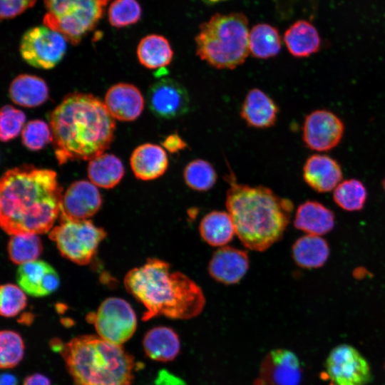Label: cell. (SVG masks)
Returning <instances> with one entry per match:
<instances>
[{
    "label": "cell",
    "instance_id": "1",
    "mask_svg": "<svg viewBox=\"0 0 385 385\" xmlns=\"http://www.w3.org/2000/svg\"><path fill=\"white\" fill-rule=\"evenodd\" d=\"M62 188L55 171L23 165L0 182V225L10 235L49 232L61 212Z\"/></svg>",
    "mask_w": 385,
    "mask_h": 385
},
{
    "label": "cell",
    "instance_id": "2",
    "mask_svg": "<svg viewBox=\"0 0 385 385\" xmlns=\"http://www.w3.org/2000/svg\"><path fill=\"white\" fill-rule=\"evenodd\" d=\"M52 143L60 165L91 160L109 148L115 130L105 103L88 93L66 95L49 115Z\"/></svg>",
    "mask_w": 385,
    "mask_h": 385
},
{
    "label": "cell",
    "instance_id": "3",
    "mask_svg": "<svg viewBox=\"0 0 385 385\" xmlns=\"http://www.w3.org/2000/svg\"><path fill=\"white\" fill-rule=\"evenodd\" d=\"M170 268L165 261L149 258L125 276V289L145 308L143 320L158 315L189 319L202 311L205 298L202 289L184 273Z\"/></svg>",
    "mask_w": 385,
    "mask_h": 385
},
{
    "label": "cell",
    "instance_id": "4",
    "mask_svg": "<svg viewBox=\"0 0 385 385\" xmlns=\"http://www.w3.org/2000/svg\"><path fill=\"white\" fill-rule=\"evenodd\" d=\"M230 188L225 205L242 245L263 252L280 240L288 226L294 205L270 188L238 183L233 175L227 178Z\"/></svg>",
    "mask_w": 385,
    "mask_h": 385
},
{
    "label": "cell",
    "instance_id": "5",
    "mask_svg": "<svg viewBox=\"0 0 385 385\" xmlns=\"http://www.w3.org/2000/svg\"><path fill=\"white\" fill-rule=\"evenodd\" d=\"M61 354L76 385H130L133 380V357L100 337H75Z\"/></svg>",
    "mask_w": 385,
    "mask_h": 385
},
{
    "label": "cell",
    "instance_id": "6",
    "mask_svg": "<svg viewBox=\"0 0 385 385\" xmlns=\"http://www.w3.org/2000/svg\"><path fill=\"white\" fill-rule=\"evenodd\" d=\"M249 34L243 14H216L200 26L195 38L196 53L212 67L234 69L249 55Z\"/></svg>",
    "mask_w": 385,
    "mask_h": 385
},
{
    "label": "cell",
    "instance_id": "7",
    "mask_svg": "<svg viewBox=\"0 0 385 385\" xmlns=\"http://www.w3.org/2000/svg\"><path fill=\"white\" fill-rule=\"evenodd\" d=\"M110 0H43V25L77 45L102 19Z\"/></svg>",
    "mask_w": 385,
    "mask_h": 385
},
{
    "label": "cell",
    "instance_id": "8",
    "mask_svg": "<svg viewBox=\"0 0 385 385\" xmlns=\"http://www.w3.org/2000/svg\"><path fill=\"white\" fill-rule=\"evenodd\" d=\"M59 219V225L49 232V238L63 257L80 265L88 264L106 237V231L89 220Z\"/></svg>",
    "mask_w": 385,
    "mask_h": 385
},
{
    "label": "cell",
    "instance_id": "9",
    "mask_svg": "<svg viewBox=\"0 0 385 385\" xmlns=\"http://www.w3.org/2000/svg\"><path fill=\"white\" fill-rule=\"evenodd\" d=\"M88 317L93 323L98 337L118 345L127 342L137 328L133 309L128 302L118 297L106 299L97 312Z\"/></svg>",
    "mask_w": 385,
    "mask_h": 385
},
{
    "label": "cell",
    "instance_id": "10",
    "mask_svg": "<svg viewBox=\"0 0 385 385\" xmlns=\"http://www.w3.org/2000/svg\"><path fill=\"white\" fill-rule=\"evenodd\" d=\"M66 39L46 26L29 29L22 36L20 54L28 64L41 69L55 67L66 51Z\"/></svg>",
    "mask_w": 385,
    "mask_h": 385
},
{
    "label": "cell",
    "instance_id": "11",
    "mask_svg": "<svg viewBox=\"0 0 385 385\" xmlns=\"http://www.w3.org/2000/svg\"><path fill=\"white\" fill-rule=\"evenodd\" d=\"M326 371L335 385H366L372 379L370 365L354 346L334 347L326 359Z\"/></svg>",
    "mask_w": 385,
    "mask_h": 385
},
{
    "label": "cell",
    "instance_id": "12",
    "mask_svg": "<svg viewBox=\"0 0 385 385\" xmlns=\"http://www.w3.org/2000/svg\"><path fill=\"white\" fill-rule=\"evenodd\" d=\"M344 133V123L336 114L319 109L306 116L302 126V140L310 150L324 152L335 148Z\"/></svg>",
    "mask_w": 385,
    "mask_h": 385
},
{
    "label": "cell",
    "instance_id": "13",
    "mask_svg": "<svg viewBox=\"0 0 385 385\" xmlns=\"http://www.w3.org/2000/svg\"><path fill=\"white\" fill-rule=\"evenodd\" d=\"M148 104L151 112L163 119H173L185 114L190 108L186 88L172 78L153 83L148 91Z\"/></svg>",
    "mask_w": 385,
    "mask_h": 385
},
{
    "label": "cell",
    "instance_id": "14",
    "mask_svg": "<svg viewBox=\"0 0 385 385\" xmlns=\"http://www.w3.org/2000/svg\"><path fill=\"white\" fill-rule=\"evenodd\" d=\"M302 367L297 356L290 350L277 349L265 357L255 385H299Z\"/></svg>",
    "mask_w": 385,
    "mask_h": 385
},
{
    "label": "cell",
    "instance_id": "15",
    "mask_svg": "<svg viewBox=\"0 0 385 385\" xmlns=\"http://www.w3.org/2000/svg\"><path fill=\"white\" fill-rule=\"evenodd\" d=\"M102 197L91 182H73L63 195L59 217L84 220L93 216L101 208Z\"/></svg>",
    "mask_w": 385,
    "mask_h": 385
},
{
    "label": "cell",
    "instance_id": "16",
    "mask_svg": "<svg viewBox=\"0 0 385 385\" xmlns=\"http://www.w3.org/2000/svg\"><path fill=\"white\" fill-rule=\"evenodd\" d=\"M16 282L26 294L41 297L52 294L58 288L60 278L51 265L36 260L19 265Z\"/></svg>",
    "mask_w": 385,
    "mask_h": 385
},
{
    "label": "cell",
    "instance_id": "17",
    "mask_svg": "<svg viewBox=\"0 0 385 385\" xmlns=\"http://www.w3.org/2000/svg\"><path fill=\"white\" fill-rule=\"evenodd\" d=\"M248 268L247 252L230 246L220 247L215 251L208 264L210 276L225 284L239 282Z\"/></svg>",
    "mask_w": 385,
    "mask_h": 385
},
{
    "label": "cell",
    "instance_id": "18",
    "mask_svg": "<svg viewBox=\"0 0 385 385\" xmlns=\"http://www.w3.org/2000/svg\"><path fill=\"white\" fill-rule=\"evenodd\" d=\"M104 103L113 118L120 121H132L142 113L145 101L136 86L119 83L108 88Z\"/></svg>",
    "mask_w": 385,
    "mask_h": 385
},
{
    "label": "cell",
    "instance_id": "19",
    "mask_svg": "<svg viewBox=\"0 0 385 385\" xmlns=\"http://www.w3.org/2000/svg\"><path fill=\"white\" fill-rule=\"evenodd\" d=\"M305 183L318 192L333 191L342 181L343 173L339 163L324 154H313L303 166Z\"/></svg>",
    "mask_w": 385,
    "mask_h": 385
},
{
    "label": "cell",
    "instance_id": "20",
    "mask_svg": "<svg viewBox=\"0 0 385 385\" xmlns=\"http://www.w3.org/2000/svg\"><path fill=\"white\" fill-rule=\"evenodd\" d=\"M278 112L272 98L259 88H252L247 93L240 113L248 126L264 129L275 124Z\"/></svg>",
    "mask_w": 385,
    "mask_h": 385
},
{
    "label": "cell",
    "instance_id": "21",
    "mask_svg": "<svg viewBox=\"0 0 385 385\" xmlns=\"http://www.w3.org/2000/svg\"><path fill=\"white\" fill-rule=\"evenodd\" d=\"M166 150L153 143H144L132 153L130 164L134 175L139 180H152L162 176L168 167Z\"/></svg>",
    "mask_w": 385,
    "mask_h": 385
},
{
    "label": "cell",
    "instance_id": "22",
    "mask_svg": "<svg viewBox=\"0 0 385 385\" xmlns=\"http://www.w3.org/2000/svg\"><path fill=\"white\" fill-rule=\"evenodd\" d=\"M334 212L319 202L308 200L301 204L295 213L294 226L308 235L321 236L333 230Z\"/></svg>",
    "mask_w": 385,
    "mask_h": 385
},
{
    "label": "cell",
    "instance_id": "23",
    "mask_svg": "<svg viewBox=\"0 0 385 385\" xmlns=\"http://www.w3.org/2000/svg\"><path fill=\"white\" fill-rule=\"evenodd\" d=\"M9 94L14 103L34 108L44 103L49 93L47 83L43 78L31 74H21L11 81Z\"/></svg>",
    "mask_w": 385,
    "mask_h": 385
},
{
    "label": "cell",
    "instance_id": "24",
    "mask_svg": "<svg viewBox=\"0 0 385 385\" xmlns=\"http://www.w3.org/2000/svg\"><path fill=\"white\" fill-rule=\"evenodd\" d=\"M143 349L146 355L155 361H169L180 351V343L176 332L168 327H156L145 335Z\"/></svg>",
    "mask_w": 385,
    "mask_h": 385
},
{
    "label": "cell",
    "instance_id": "25",
    "mask_svg": "<svg viewBox=\"0 0 385 385\" xmlns=\"http://www.w3.org/2000/svg\"><path fill=\"white\" fill-rule=\"evenodd\" d=\"M284 41L289 52L296 58H305L317 53L321 45L317 30L304 20L296 21L286 30Z\"/></svg>",
    "mask_w": 385,
    "mask_h": 385
},
{
    "label": "cell",
    "instance_id": "26",
    "mask_svg": "<svg viewBox=\"0 0 385 385\" xmlns=\"http://www.w3.org/2000/svg\"><path fill=\"white\" fill-rule=\"evenodd\" d=\"M330 250L327 242L321 236L306 234L292 245V255L295 263L306 269L318 268L327 261Z\"/></svg>",
    "mask_w": 385,
    "mask_h": 385
},
{
    "label": "cell",
    "instance_id": "27",
    "mask_svg": "<svg viewBox=\"0 0 385 385\" xmlns=\"http://www.w3.org/2000/svg\"><path fill=\"white\" fill-rule=\"evenodd\" d=\"M199 232L202 240L208 245L223 247L233 238L235 228L227 212L215 210L202 218Z\"/></svg>",
    "mask_w": 385,
    "mask_h": 385
},
{
    "label": "cell",
    "instance_id": "28",
    "mask_svg": "<svg viewBox=\"0 0 385 385\" xmlns=\"http://www.w3.org/2000/svg\"><path fill=\"white\" fill-rule=\"evenodd\" d=\"M173 55L168 40L159 34H150L143 37L137 47L138 61L149 69L160 68L169 65Z\"/></svg>",
    "mask_w": 385,
    "mask_h": 385
},
{
    "label": "cell",
    "instance_id": "29",
    "mask_svg": "<svg viewBox=\"0 0 385 385\" xmlns=\"http://www.w3.org/2000/svg\"><path fill=\"white\" fill-rule=\"evenodd\" d=\"M121 160L115 155L103 153L90 160L88 176L90 182L97 187L112 188L117 185L124 175Z\"/></svg>",
    "mask_w": 385,
    "mask_h": 385
},
{
    "label": "cell",
    "instance_id": "30",
    "mask_svg": "<svg viewBox=\"0 0 385 385\" xmlns=\"http://www.w3.org/2000/svg\"><path fill=\"white\" fill-rule=\"evenodd\" d=\"M282 48V41L277 29L267 24H259L252 27L249 34V49L252 56L267 59L277 56Z\"/></svg>",
    "mask_w": 385,
    "mask_h": 385
},
{
    "label": "cell",
    "instance_id": "31",
    "mask_svg": "<svg viewBox=\"0 0 385 385\" xmlns=\"http://www.w3.org/2000/svg\"><path fill=\"white\" fill-rule=\"evenodd\" d=\"M42 251V241L36 234L11 235L7 245L10 260L19 265L38 260Z\"/></svg>",
    "mask_w": 385,
    "mask_h": 385
},
{
    "label": "cell",
    "instance_id": "32",
    "mask_svg": "<svg viewBox=\"0 0 385 385\" xmlns=\"http://www.w3.org/2000/svg\"><path fill=\"white\" fill-rule=\"evenodd\" d=\"M366 198V189L357 179L342 180L333 190L334 202L346 211L361 210L365 205Z\"/></svg>",
    "mask_w": 385,
    "mask_h": 385
},
{
    "label": "cell",
    "instance_id": "33",
    "mask_svg": "<svg viewBox=\"0 0 385 385\" xmlns=\"http://www.w3.org/2000/svg\"><path fill=\"white\" fill-rule=\"evenodd\" d=\"M183 178L186 185L196 191H207L216 183L217 173L208 161L195 159L184 168Z\"/></svg>",
    "mask_w": 385,
    "mask_h": 385
},
{
    "label": "cell",
    "instance_id": "34",
    "mask_svg": "<svg viewBox=\"0 0 385 385\" xmlns=\"http://www.w3.org/2000/svg\"><path fill=\"white\" fill-rule=\"evenodd\" d=\"M24 344L20 334L14 331L3 330L0 333V366L11 369L23 359Z\"/></svg>",
    "mask_w": 385,
    "mask_h": 385
},
{
    "label": "cell",
    "instance_id": "35",
    "mask_svg": "<svg viewBox=\"0 0 385 385\" xmlns=\"http://www.w3.org/2000/svg\"><path fill=\"white\" fill-rule=\"evenodd\" d=\"M142 15L141 6L137 0H114L108 7L110 24L123 28L137 23Z\"/></svg>",
    "mask_w": 385,
    "mask_h": 385
},
{
    "label": "cell",
    "instance_id": "36",
    "mask_svg": "<svg viewBox=\"0 0 385 385\" xmlns=\"http://www.w3.org/2000/svg\"><path fill=\"white\" fill-rule=\"evenodd\" d=\"M23 145L29 150L38 151L52 142L51 127L42 120H32L21 132Z\"/></svg>",
    "mask_w": 385,
    "mask_h": 385
},
{
    "label": "cell",
    "instance_id": "37",
    "mask_svg": "<svg viewBox=\"0 0 385 385\" xmlns=\"http://www.w3.org/2000/svg\"><path fill=\"white\" fill-rule=\"evenodd\" d=\"M26 297L18 285L7 283L0 289V313L5 317H13L19 314L26 306Z\"/></svg>",
    "mask_w": 385,
    "mask_h": 385
},
{
    "label": "cell",
    "instance_id": "38",
    "mask_svg": "<svg viewBox=\"0 0 385 385\" xmlns=\"http://www.w3.org/2000/svg\"><path fill=\"white\" fill-rule=\"evenodd\" d=\"M26 120L24 113L10 105L4 106L0 111V138L2 142L15 138Z\"/></svg>",
    "mask_w": 385,
    "mask_h": 385
},
{
    "label": "cell",
    "instance_id": "39",
    "mask_svg": "<svg viewBox=\"0 0 385 385\" xmlns=\"http://www.w3.org/2000/svg\"><path fill=\"white\" fill-rule=\"evenodd\" d=\"M37 0H0L1 20L13 19L34 6Z\"/></svg>",
    "mask_w": 385,
    "mask_h": 385
},
{
    "label": "cell",
    "instance_id": "40",
    "mask_svg": "<svg viewBox=\"0 0 385 385\" xmlns=\"http://www.w3.org/2000/svg\"><path fill=\"white\" fill-rule=\"evenodd\" d=\"M162 145L165 150L171 153H177L188 146L185 140L177 133L168 135L162 142Z\"/></svg>",
    "mask_w": 385,
    "mask_h": 385
},
{
    "label": "cell",
    "instance_id": "41",
    "mask_svg": "<svg viewBox=\"0 0 385 385\" xmlns=\"http://www.w3.org/2000/svg\"><path fill=\"white\" fill-rule=\"evenodd\" d=\"M24 385H51V381L46 376L36 373L26 376Z\"/></svg>",
    "mask_w": 385,
    "mask_h": 385
},
{
    "label": "cell",
    "instance_id": "42",
    "mask_svg": "<svg viewBox=\"0 0 385 385\" xmlns=\"http://www.w3.org/2000/svg\"><path fill=\"white\" fill-rule=\"evenodd\" d=\"M1 385H16V379L9 374H2Z\"/></svg>",
    "mask_w": 385,
    "mask_h": 385
},
{
    "label": "cell",
    "instance_id": "43",
    "mask_svg": "<svg viewBox=\"0 0 385 385\" xmlns=\"http://www.w3.org/2000/svg\"><path fill=\"white\" fill-rule=\"evenodd\" d=\"M203 2L207 4H213L225 0H202Z\"/></svg>",
    "mask_w": 385,
    "mask_h": 385
},
{
    "label": "cell",
    "instance_id": "44",
    "mask_svg": "<svg viewBox=\"0 0 385 385\" xmlns=\"http://www.w3.org/2000/svg\"><path fill=\"white\" fill-rule=\"evenodd\" d=\"M383 188L385 192V178L384 179V181H383Z\"/></svg>",
    "mask_w": 385,
    "mask_h": 385
}]
</instances>
